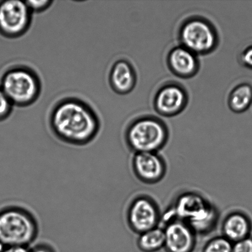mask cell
Returning <instances> with one entry per match:
<instances>
[{"label": "cell", "mask_w": 252, "mask_h": 252, "mask_svg": "<svg viewBox=\"0 0 252 252\" xmlns=\"http://www.w3.org/2000/svg\"><path fill=\"white\" fill-rule=\"evenodd\" d=\"M240 60L242 64L246 67L252 68V46L248 47L240 54Z\"/></svg>", "instance_id": "21"}, {"label": "cell", "mask_w": 252, "mask_h": 252, "mask_svg": "<svg viewBox=\"0 0 252 252\" xmlns=\"http://www.w3.org/2000/svg\"><path fill=\"white\" fill-rule=\"evenodd\" d=\"M31 252H53L50 249L46 246H39L34 249Z\"/></svg>", "instance_id": "23"}, {"label": "cell", "mask_w": 252, "mask_h": 252, "mask_svg": "<svg viewBox=\"0 0 252 252\" xmlns=\"http://www.w3.org/2000/svg\"><path fill=\"white\" fill-rule=\"evenodd\" d=\"M232 252H252V236L233 243Z\"/></svg>", "instance_id": "19"}, {"label": "cell", "mask_w": 252, "mask_h": 252, "mask_svg": "<svg viewBox=\"0 0 252 252\" xmlns=\"http://www.w3.org/2000/svg\"><path fill=\"white\" fill-rule=\"evenodd\" d=\"M189 101V94L184 86L176 82H169L157 91L153 99V106L158 114L164 117H172L184 112Z\"/></svg>", "instance_id": "9"}, {"label": "cell", "mask_w": 252, "mask_h": 252, "mask_svg": "<svg viewBox=\"0 0 252 252\" xmlns=\"http://www.w3.org/2000/svg\"><path fill=\"white\" fill-rule=\"evenodd\" d=\"M252 103V87L248 84H241L229 94L228 104L232 112L241 113L248 110Z\"/></svg>", "instance_id": "15"}, {"label": "cell", "mask_w": 252, "mask_h": 252, "mask_svg": "<svg viewBox=\"0 0 252 252\" xmlns=\"http://www.w3.org/2000/svg\"><path fill=\"white\" fill-rule=\"evenodd\" d=\"M252 227L251 220L246 214L231 211L222 221L221 235L234 243L251 236Z\"/></svg>", "instance_id": "13"}, {"label": "cell", "mask_w": 252, "mask_h": 252, "mask_svg": "<svg viewBox=\"0 0 252 252\" xmlns=\"http://www.w3.org/2000/svg\"><path fill=\"white\" fill-rule=\"evenodd\" d=\"M12 104L28 107L38 99L41 83L33 70L24 66L10 69L2 76L1 87Z\"/></svg>", "instance_id": "4"}, {"label": "cell", "mask_w": 252, "mask_h": 252, "mask_svg": "<svg viewBox=\"0 0 252 252\" xmlns=\"http://www.w3.org/2000/svg\"><path fill=\"white\" fill-rule=\"evenodd\" d=\"M125 137L128 147L134 153H159L169 141V130L159 118L146 115L130 123Z\"/></svg>", "instance_id": "3"}, {"label": "cell", "mask_w": 252, "mask_h": 252, "mask_svg": "<svg viewBox=\"0 0 252 252\" xmlns=\"http://www.w3.org/2000/svg\"><path fill=\"white\" fill-rule=\"evenodd\" d=\"M37 231L33 217L24 210L11 208L0 212V242L7 248L29 245Z\"/></svg>", "instance_id": "6"}, {"label": "cell", "mask_w": 252, "mask_h": 252, "mask_svg": "<svg viewBox=\"0 0 252 252\" xmlns=\"http://www.w3.org/2000/svg\"><path fill=\"white\" fill-rule=\"evenodd\" d=\"M180 45L197 56L213 53L219 44L218 32L208 19L191 16L185 20L179 31Z\"/></svg>", "instance_id": "5"}, {"label": "cell", "mask_w": 252, "mask_h": 252, "mask_svg": "<svg viewBox=\"0 0 252 252\" xmlns=\"http://www.w3.org/2000/svg\"><path fill=\"white\" fill-rule=\"evenodd\" d=\"M109 81L116 93L127 94L134 89L137 75L132 64L126 60L116 62L110 71Z\"/></svg>", "instance_id": "14"}, {"label": "cell", "mask_w": 252, "mask_h": 252, "mask_svg": "<svg viewBox=\"0 0 252 252\" xmlns=\"http://www.w3.org/2000/svg\"><path fill=\"white\" fill-rule=\"evenodd\" d=\"M4 252H31L27 250L26 247L12 246L7 248Z\"/></svg>", "instance_id": "22"}, {"label": "cell", "mask_w": 252, "mask_h": 252, "mask_svg": "<svg viewBox=\"0 0 252 252\" xmlns=\"http://www.w3.org/2000/svg\"><path fill=\"white\" fill-rule=\"evenodd\" d=\"M7 248L6 246H5L3 244L0 242V252H4Z\"/></svg>", "instance_id": "24"}, {"label": "cell", "mask_w": 252, "mask_h": 252, "mask_svg": "<svg viewBox=\"0 0 252 252\" xmlns=\"http://www.w3.org/2000/svg\"><path fill=\"white\" fill-rule=\"evenodd\" d=\"M13 106L11 100L0 88V122L6 120L9 117Z\"/></svg>", "instance_id": "18"}, {"label": "cell", "mask_w": 252, "mask_h": 252, "mask_svg": "<svg viewBox=\"0 0 252 252\" xmlns=\"http://www.w3.org/2000/svg\"><path fill=\"white\" fill-rule=\"evenodd\" d=\"M50 125L60 139L77 145L91 142L100 129L99 119L93 108L82 100L71 98L61 101L54 108Z\"/></svg>", "instance_id": "1"}, {"label": "cell", "mask_w": 252, "mask_h": 252, "mask_svg": "<svg viewBox=\"0 0 252 252\" xmlns=\"http://www.w3.org/2000/svg\"><path fill=\"white\" fill-rule=\"evenodd\" d=\"M233 243L223 236L214 237L205 244L202 252H232Z\"/></svg>", "instance_id": "17"}, {"label": "cell", "mask_w": 252, "mask_h": 252, "mask_svg": "<svg viewBox=\"0 0 252 252\" xmlns=\"http://www.w3.org/2000/svg\"><path fill=\"white\" fill-rule=\"evenodd\" d=\"M165 252H193L197 243V234L179 220L164 224Z\"/></svg>", "instance_id": "11"}, {"label": "cell", "mask_w": 252, "mask_h": 252, "mask_svg": "<svg viewBox=\"0 0 252 252\" xmlns=\"http://www.w3.org/2000/svg\"><path fill=\"white\" fill-rule=\"evenodd\" d=\"M177 219L186 223L197 235L209 234L216 228L219 219L216 206L201 194L186 191L175 199L172 206L161 217L164 223Z\"/></svg>", "instance_id": "2"}, {"label": "cell", "mask_w": 252, "mask_h": 252, "mask_svg": "<svg viewBox=\"0 0 252 252\" xmlns=\"http://www.w3.org/2000/svg\"><path fill=\"white\" fill-rule=\"evenodd\" d=\"M27 6L32 12H41L45 11L51 6L52 1H27Z\"/></svg>", "instance_id": "20"}, {"label": "cell", "mask_w": 252, "mask_h": 252, "mask_svg": "<svg viewBox=\"0 0 252 252\" xmlns=\"http://www.w3.org/2000/svg\"><path fill=\"white\" fill-rule=\"evenodd\" d=\"M165 234L162 227L150 229L139 234L137 240L138 248L143 252H157L164 249Z\"/></svg>", "instance_id": "16"}, {"label": "cell", "mask_w": 252, "mask_h": 252, "mask_svg": "<svg viewBox=\"0 0 252 252\" xmlns=\"http://www.w3.org/2000/svg\"><path fill=\"white\" fill-rule=\"evenodd\" d=\"M32 14L26 1L0 2V34L8 38L23 35L31 26Z\"/></svg>", "instance_id": "7"}, {"label": "cell", "mask_w": 252, "mask_h": 252, "mask_svg": "<svg viewBox=\"0 0 252 252\" xmlns=\"http://www.w3.org/2000/svg\"><path fill=\"white\" fill-rule=\"evenodd\" d=\"M132 166L137 179L150 185L161 182L167 170L166 162L159 153H134Z\"/></svg>", "instance_id": "10"}, {"label": "cell", "mask_w": 252, "mask_h": 252, "mask_svg": "<svg viewBox=\"0 0 252 252\" xmlns=\"http://www.w3.org/2000/svg\"><path fill=\"white\" fill-rule=\"evenodd\" d=\"M167 64L174 75L184 79L194 77L200 68L198 56L181 45L175 46L169 51Z\"/></svg>", "instance_id": "12"}, {"label": "cell", "mask_w": 252, "mask_h": 252, "mask_svg": "<svg viewBox=\"0 0 252 252\" xmlns=\"http://www.w3.org/2000/svg\"><path fill=\"white\" fill-rule=\"evenodd\" d=\"M161 217L157 202L147 195L136 197L127 212L128 226L138 235L159 226Z\"/></svg>", "instance_id": "8"}]
</instances>
